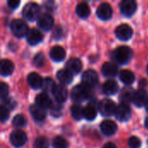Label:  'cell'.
<instances>
[{
	"mask_svg": "<svg viewBox=\"0 0 148 148\" xmlns=\"http://www.w3.org/2000/svg\"><path fill=\"white\" fill-rule=\"evenodd\" d=\"M40 13L41 9L36 3H29L23 9V16L29 22L37 20L40 16Z\"/></svg>",
	"mask_w": 148,
	"mask_h": 148,
	"instance_id": "6da1fadb",
	"label": "cell"
},
{
	"mask_svg": "<svg viewBox=\"0 0 148 148\" xmlns=\"http://www.w3.org/2000/svg\"><path fill=\"white\" fill-rule=\"evenodd\" d=\"M90 95V88L82 83L73 88L71 91V98L75 102H82L88 99Z\"/></svg>",
	"mask_w": 148,
	"mask_h": 148,
	"instance_id": "7a4b0ae2",
	"label": "cell"
},
{
	"mask_svg": "<svg viewBox=\"0 0 148 148\" xmlns=\"http://www.w3.org/2000/svg\"><path fill=\"white\" fill-rule=\"evenodd\" d=\"M133 57V50L127 46L119 47L114 51V58L121 64L127 63Z\"/></svg>",
	"mask_w": 148,
	"mask_h": 148,
	"instance_id": "3957f363",
	"label": "cell"
},
{
	"mask_svg": "<svg viewBox=\"0 0 148 148\" xmlns=\"http://www.w3.org/2000/svg\"><path fill=\"white\" fill-rule=\"evenodd\" d=\"M10 29L13 35L16 37H23L29 30L27 23L21 19L13 20L10 24Z\"/></svg>",
	"mask_w": 148,
	"mask_h": 148,
	"instance_id": "277c9868",
	"label": "cell"
},
{
	"mask_svg": "<svg viewBox=\"0 0 148 148\" xmlns=\"http://www.w3.org/2000/svg\"><path fill=\"white\" fill-rule=\"evenodd\" d=\"M115 109H116V105L110 99H104L99 104V110L101 115L105 117H109L114 114Z\"/></svg>",
	"mask_w": 148,
	"mask_h": 148,
	"instance_id": "5b68a950",
	"label": "cell"
},
{
	"mask_svg": "<svg viewBox=\"0 0 148 148\" xmlns=\"http://www.w3.org/2000/svg\"><path fill=\"white\" fill-rule=\"evenodd\" d=\"M98 81H99L98 74L96 73V71H95L93 69L86 70L83 73L82 76V84L87 86L89 88H91L92 87L95 86L98 83Z\"/></svg>",
	"mask_w": 148,
	"mask_h": 148,
	"instance_id": "8992f818",
	"label": "cell"
},
{
	"mask_svg": "<svg viewBox=\"0 0 148 148\" xmlns=\"http://www.w3.org/2000/svg\"><path fill=\"white\" fill-rule=\"evenodd\" d=\"M131 108L127 104L121 103L115 109V117L120 121H127L131 117Z\"/></svg>",
	"mask_w": 148,
	"mask_h": 148,
	"instance_id": "52a82bcc",
	"label": "cell"
},
{
	"mask_svg": "<svg viewBox=\"0 0 148 148\" xmlns=\"http://www.w3.org/2000/svg\"><path fill=\"white\" fill-rule=\"evenodd\" d=\"M10 140L15 147H21L27 142V135L22 130H16L11 133Z\"/></svg>",
	"mask_w": 148,
	"mask_h": 148,
	"instance_id": "ba28073f",
	"label": "cell"
},
{
	"mask_svg": "<svg viewBox=\"0 0 148 148\" xmlns=\"http://www.w3.org/2000/svg\"><path fill=\"white\" fill-rule=\"evenodd\" d=\"M37 25L44 31L50 30L54 26V18L50 14L43 13L37 19Z\"/></svg>",
	"mask_w": 148,
	"mask_h": 148,
	"instance_id": "9c48e42d",
	"label": "cell"
},
{
	"mask_svg": "<svg viewBox=\"0 0 148 148\" xmlns=\"http://www.w3.org/2000/svg\"><path fill=\"white\" fill-rule=\"evenodd\" d=\"M121 13L126 16H131L137 10V3L134 0H124L120 3Z\"/></svg>",
	"mask_w": 148,
	"mask_h": 148,
	"instance_id": "30bf717a",
	"label": "cell"
},
{
	"mask_svg": "<svg viewBox=\"0 0 148 148\" xmlns=\"http://www.w3.org/2000/svg\"><path fill=\"white\" fill-rule=\"evenodd\" d=\"M116 36L121 41H127L133 36V29L128 24H121L116 28Z\"/></svg>",
	"mask_w": 148,
	"mask_h": 148,
	"instance_id": "8fae6325",
	"label": "cell"
},
{
	"mask_svg": "<svg viewBox=\"0 0 148 148\" xmlns=\"http://www.w3.org/2000/svg\"><path fill=\"white\" fill-rule=\"evenodd\" d=\"M96 14L98 16V17L101 20L107 21L108 19H110L112 17L113 15V9L111 7V5L108 3H101L97 10H96Z\"/></svg>",
	"mask_w": 148,
	"mask_h": 148,
	"instance_id": "7c38bea8",
	"label": "cell"
},
{
	"mask_svg": "<svg viewBox=\"0 0 148 148\" xmlns=\"http://www.w3.org/2000/svg\"><path fill=\"white\" fill-rule=\"evenodd\" d=\"M56 101L58 102V103H63L67 98H68V90L67 88L63 86V85H56L53 92H52Z\"/></svg>",
	"mask_w": 148,
	"mask_h": 148,
	"instance_id": "4fadbf2b",
	"label": "cell"
},
{
	"mask_svg": "<svg viewBox=\"0 0 148 148\" xmlns=\"http://www.w3.org/2000/svg\"><path fill=\"white\" fill-rule=\"evenodd\" d=\"M26 38H27V42H28L29 44L36 45V44L40 43L42 41L43 36L38 29H29V32L27 33Z\"/></svg>",
	"mask_w": 148,
	"mask_h": 148,
	"instance_id": "5bb4252c",
	"label": "cell"
},
{
	"mask_svg": "<svg viewBox=\"0 0 148 148\" xmlns=\"http://www.w3.org/2000/svg\"><path fill=\"white\" fill-rule=\"evenodd\" d=\"M27 82L29 85L30 86V88H32L33 89H39V88H42L43 79L37 73L32 72L28 75Z\"/></svg>",
	"mask_w": 148,
	"mask_h": 148,
	"instance_id": "9a60e30c",
	"label": "cell"
},
{
	"mask_svg": "<svg viewBox=\"0 0 148 148\" xmlns=\"http://www.w3.org/2000/svg\"><path fill=\"white\" fill-rule=\"evenodd\" d=\"M67 70H69L72 74H78L81 72L82 69V63L80 59L78 58H70L66 63Z\"/></svg>",
	"mask_w": 148,
	"mask_h": 148,
	"instance_id": "2e32d148",
	"label": "cell"
},
{
	"mask_svg": "<svg viewBox=\"0 0 148 148\" xmlns=\"http://www.w3.org/2000/svg\"><path fill=\"white\" fill-rule=\"evenodd\" d=\"M101 132L104 134L110 136V135L114 134L115 132L117 131V125L113 121L106 120V121L101 122Z\"/></svg>",
	"mask_w": 148,
	"mask_h": 148,
	"instance_id": "e0dca14e",
	"label": "cell"
},
{
	"mask_svg": "<svg viewBox=\"0 0 148 148\" xmlns=\"http://www.w3.org/2000/svg\"><path fill=\"white\" fill-rule=\"evenodd\" d=\"M147 93L144 89H140L137 92H134L133 101L134 105L138 108H141L146 105L147 101Z\"/></svg>",
	"mask_w": 148,
	"mask_h": 148,
	"instance_id": "ac0fdd59",
	"label": "cell"
},
{
	"mask_svg": "<svg viewBox=\"0 0 148 148\" xmlns=\"http://www.w3.org/2000/svg\"><path fill=\"white\" fill-rule=\"evenodd\" d=\"M49 56L53 61L59 62H62L64 60V58L66 56V51L61 46H55L50 49Z\"/></svg>",
	"mask_w": 148,
	"mask_h": 148,
	"instance_id": "d6986e66",
	"label": "cell"
},
{
	"mask_svg": "<svg viewBox=\"0 0 148 148\" xmlns=\"http://www.w3.org/2000/svg\"><path fill=\"white\" fill-rule=\"evenodd\" d=\"M14 71V64L8 59L0 60V75L3 76H9Z\"/></svg>",
	"mask_w": 148,
	"mask_h": 148,
	"instance_id": "ffe728a7",
	"label": "cell"
},
{
	"mask_svg": "<svg viewBox=\"0 0 148 148\" xmlns=\"http://www.w3.org/2000/svg\"><path fill=\"white\" fill-rule=\"evenodd\" d=\"M101 72L106 77H114L118 73V67L114 62H107L102 65Z\"/></svg>",
	"mask_w": 148,
	"mask_h": 148,
	"instance_id": "44dd1931",
	"label": "cell"
},
{
	"mask_svg": "<svg viewBox=\"0 0 148 148\" xmlns=\"http://www.w3.org/2000/svg\"><path fill=\"white\" fill-rule=\"evenodd\" d=\"M30 114L32 115L33 119L36 121H42L46 118V112L43 108L38 107L37 105H32L29 108Z\"/></svg>",
	"mask_w": 148,
	"mask_h": 148,
	"instance_id": "7402d4cb",
	"label": "cell"
},
{
	"mask_svg": "<svg viewBox=\"0 0 148 148\" xmlns=\"http://www.w3.org/2000/svg\"><path fill=\"white\" fill-rule=\"evenodd\" d=\"M36 105H37L38 107H40L43 109H46V108H49L51 107L52 101H51V99L49 98V96L46 93H42L36 96Z\"/></svg>",
	"mask_w": 148,
	"mask_h": 148,
	"instance_id": "603a6c76",
	"label": "cell"
},
{
	"mask_svg": "<svg viewBox=\"0 0 148 148\" xmlns=\"http://www.w3.org/2000/svg\"><path fill=\"white\" fill-rule=\"evenodd\" d=\"M56 77L60 82L61 85L69 84L73 81V74L67 69H61L57 72Z\"/></svg>",
	"mask_w": 148,
	"mask_h": 148,
	"instance_id": "cb8c5ba5",
	"label": "cell"
},
{
	"mask_svg": "<svg viewBox=\"0 0 148 148\" xmlns=\"http://www.w3.org/2000/svg\"><path fill=\"white\" fill-rule=\"evenodd\" d=\"M118 89H119V86L117 82L113 80H109L106 82L102 86L103 93L107 95H113L116 94L118 92Z\"/></svg>",
	"mask_w": 148,
	"mask_h": 148,
	"instance_id": "d4e9b609",
	"label": "cell"
},
{
	"mask_svg": "<svg viewBox=\"0 0 148 148\" xmlns=\"http://www.w3.org/2000/svg\"><path fill=\"white\" fill-rule=\"evenodd\" d=\"M120 79L124 84L131 85L132 83H134V82L135 80V76H134V74L132 71L125 69V70H122L120 73Z\"/></svg>",
	"mask_w": 148,
	"mask_h": 148,
	"instance_id": "484cf974",
	"label": "cell"
},
{
	"mask_svg": "<svg viewBox=\"0 0 148 148\" xmlns=\"http://www.w3.org/2000/svg\"><path fill=\"white\" fill-rule=\"evenodd\" d=\"M76 14L82 18H87L90 14V7L87 3H80L76 6Z\"/></svg>",
	"mask_w": 148,
	"mask_h": 148,
	"instance_id": "4316f807",
	"label": "cell"
},
{
	"mask_svg": "<svg viewBox=\"0 0 148 148\" xmlns=\"http://www.w3.org/2000/svg\"><path fill=\"white\" fill-rule=\"evenodd\" d=\"M97 115V111L96 108L92 106V105H88L87 107H85L83 108V117L88 120V121H93L95 119Z\"/></svg>",
	"mask_w": 148,
	"mask_h": 148,
	"instance_id": "83f0119b",
	"label": "cell"
},
{
	"mask_svg": "<svg viewBox=\"0 0 148 148\" xmlns=\"http://www.w3.org/2000/svg\"><path fill=\"white\" fill-rule=\"evenodd\" d=\"M134 92L132 91V89H123L122 92L121 93V101H122V103L124 104H127L129 102H131L134 99Z\"/></svg>",
	"mask_w": 148,
	"mask_h": 148,
	"instance_id": "f1b7e54d",
	"label": "cell"
},
{
	"mask_svg": "<svg viewBox=\"0 0 148 148\" xmlns=\"http://www.w3.org/2000/svg\"><path fill=\"white\" fill-rule=\"evenodd\" d=\"M71 115L76 121H80L83 117V108L79 104H75L71 107Z\"/></svg>",
	"mask_w": 148,
	"mask_h": 148,
	"instance_id": "f546056e",
	"label": "cell"
},
{
	"mask_svg": "<svg viewBox=\"0 0 148 148\" xmlns=\"http://www.w3.org/2000/svg\"><path fill=\"white\" fill-rule=\"evenodd\" d=\"M55 87H56V83H55V82H54L53 79L48 78V77L45 78V79H43L42 88L45 92H53Z\"/></svg>",
	"mask_w": 148,
	"mask_h": 148,
	"instance_id": "4dcf8cb0",
	"label": "cell"
},
{
	"mask_svg": "<svg viewBox=\"0 0 148 148\" xmlns=\"http://www.w3.org/2000/svg\"><path fill=\"white\" fill-rule=\"evenodd\" d=\"M49 140L44 136L38 137L34 141V148H49Z\"/></svg>",
	"mask_w": 148,
	"mask_h": 148,
	"instance_id": "1f68e13d",
	"label": "cell"
},
{
	"mask_svg": "<svg viewBox=\"0 0 148 148\" xmlns=\"http://www.w3.org/2000/svg\"><path fill=\"white\" fill-rule=\"evenodd\" d=\"M12 124L16 127H23L27 124V120L24 115L16 114L12 120Z\"/></svg>",
	"mask_w": 148,
	"mask_h": 148,
	"instance_id": "d6a6232c",
	"label": "cell"
},
{
	"mask_svg": "<svg viewBox=\"0 0 148 148\" xmlns=\"http://www.w3.org/2000/svg\"><path fill=\"white\" fill-rule=\"evenodd\" d=\"M53 147L54 148H68L69 143L63 137L57 136L53 140Z\"/></svg>",
	"mask_w": 148,
	"mask_h": 148,
	"instance_id": "836d02e7",
	"label": "cell"
},
{
	"mask_svg": "<svg viewBox=\"0 0 148 148\" xmlns=\"http://www.w3.org/2000/svg\"><path fill=\"white\" fill-rule=\"evenodd\" d=\"M50 108V113L55 117H59L62 114V107L60 103L57 104H52Z\"/></svg>",
	"mask_w": 148,
	"mask_h": 148,
	"instance_id": "e575fe53",
	"label": "cell"
},
{
	"mask_svg": "<svg viewBox=\"0 0 148 148\" xmlns=\"http://www.w3.org/2000/svg\"><path fill=\"white\" fill-rule=\"evenodd\" d=\"M10 117V111L4 106H0V122H5Z\"/></svg>",
	"mask_w": 148,
	"mask_h": 148,
	"instance_id": "d590c367",
	"label": "cell"
},
{
	"mask_svg": "<svg viewBox=\"0 0 148 148\" xmlns=\"http://www.w3.org/2000/svg\"><path fill=\"white\" fill-rule=\"evenodd\" d=\"M45 63V57L41 53H38L37 55L35 56L34 57V64L38 67V68H41L44 65Z\"/></svg>",
	"mask_w": 148,
	"mask_h": 148,
	"instance_id": "8d00e7d4",
	"label": "cell"
},
{
	"mask_svg": "<svg viewBox=\"0 0 148 148\" xmlns=\"http://www.w3.org/2000/svg\"><path fill=\"white\" fill-rule=\"evenodd\" d=\"M9 95V86L4 82H0V99L4 100Z\"/></svg>",
	"mask_w": 148,
	"mask_h": 148,
	"instance_id": "74e56055",
	"label": "cell"
},
{
	"mask_svg": "<svg viewBox=\"0 0 148 148\" xmlns=\"http://www.w3.org/2000/svg\"><path fill=\"white\" fill-rule=\"evenodd\" d=\"M128 146L131 148H140L141 146V140L135 136H132L128 140Z\"/></svg>",
	"mask_w": 148,
	"mask_h": 148,
	"instance_id": "f35d334b",
	"label": "cell"
},
{
	"mask_svg": "<svg viewBox=\"0 0 148 148\" xmlns=\"http://www.w3.org/2000/svg\"><path fill=\"white\" fill-rule=\"evenodd\" d=\"M53 36H54V38L56 39H60L62 37V29L61 27H56L54 30V33H53Z\"/></svg>",
	"mask_w": 148,
	"mask_h": 148,
	"instance_id": "ab89813d",
	"label": "cell"
},
{
	"mask_svg": "<svg viewBox=\"0 0 148 148\" xmlns=\"http://www.w3.org/2000/svg\"><path fill=\"white\" fill-rule=\"evenodd\" d=\"M3 106H4L6 108H8L9 109V108H15V101H13L12 100H10V99H8V98H6V99H4V101H3Z\"/></svg>",
	"mask_w": 148,
	"mask_h": 148,
	"instance_id": "60d3db41",
	"label": "cell"
},
{
	"mask_svg": "<svg viewBox=\"0 0 148 148\" xmlns=\"http://www.w3.org/2000/svg\"><path fill=\"white\" fill-rule=\"evenodd\" d=\"M7 3H8V6H9L10 9L14 10V9H16V8L19 6L20 1H18V0H9Z\"/></svg>",
	"mask_w": 148,
	"mask_h": 148,
	"instance_id": "b9f144b4",
	"label": "cell"
},
{
	"mask_svg": "<svg viewBox=\"0 0 148 148\" xmlns=\"http://www.w3.org/2000/svg\"><path fill=\"white\" fill-rule=\"evenodd\" d=\"M102 148H117V147H116L114 143H112V142H108V143L105 144V145H104V147H103Z\"/></svg>",
	"mask_w": 148,
	"mask_h": 148,
	"instance_id": "7bdbcfd3",
	"label": "cell"
},
{
	"mask_svg": "<svg viewBox=\"0 0 148 148\" xmlns=\"http://www.w3.org/2000/svg\"><path fill=\"white\" fill-rule=\"evenodd\" d=\"M145 126H146V127L148 129V117L146 119V121H145Z\"/></svg>",
	"mask_w": 148,
	"mask_h": 148,
	"instance_id": "ee69618b",
	"label": "cell"
},
{
	"mask_svg": "<svg viewBox=\"0 0 148 148\" xmlns=\"http://www.w3.org/2000/svg\"><path fill=\"white\" fill-rule=\"evenodd\" d=\"M146 109H147V111L148 112V100L147 101V103H146Z\"/></svg>",
	"mask_w": 148,
	"mask_h": 148,
	"instance_id": "f6af8a7d",
	"label": "cell"
},
{
	"mask_svg": "<svg viewBox=\"0 0 148 148\" xmlns=\"http://www.w3.org/2000/svg\"><path fill=\"white\" fill-rule=\"evenodd\" d=\"M147 74H148V65H147Z\"/></svg>",
	"mask_w": 148,
	"mask_h": 148,
	"instance_id": "bcb514c9",
	"label": "cell"
},
{
	"mask_svg": "<svg viewBox=\"0 0 148 148\" xmlns=\"http://www.w3.org/2000/svg\"><path fill=\"white\" fill-rule=\"evenodd\" d=\"M147 142H148V141H147Z\"/></svg>",
	"mask_w": 148,
	"mask_h": 148,
	"instance_id": "7dc6e473",
	"label": "cell"
}]
</instances>
